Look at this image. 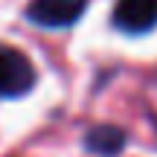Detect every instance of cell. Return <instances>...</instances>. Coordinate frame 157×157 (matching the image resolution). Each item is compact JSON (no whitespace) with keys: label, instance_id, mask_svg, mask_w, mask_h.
Masks as SVG:
<instances>
[{"label":"cell","instance_id":"cell-2","mask_svg":"<svg viewBox=\"0 0 157 157\" xmlns=\"http://www.w3.org/2000/svg\"><path fill=\"white\" fill-rule=\"evenodd\" d=\"M84 6L87 0H29L26 17L47 29H64L84 15Z\"/></svg>","mask_w":157,"mask_h":157},{"label":"cell","instance_id":"cell-4","mask_svg":"<svg viewBox=\"0 0 157 157\" xmlns=\"http://www.w3.org/2000/svg\"><path fill=\"white\" fill-rule=\"evenodd\" d=\"M128 143V134L117 125H93V128L84 134V146L87 151L102 154V157H113L122 151V146Z\"/></svg>","mask_w":157,"mask_h":157},{"label":"cell","instance_id":"cell-3","mask_svg":"<svg viewBox=\"0 0 157 157\" xmlns=\"http://www.w3.org/2000/svg\"><path fill=\"white\" fill-rule=\"evenodd\" d=\"M113 26L131 35L151 32L157 26V0H117Z\"/></svg>","mask_w":157,"mask_h":157},{"label":"cell","instance_id":"cell-1","mask_svg":"<svg viewBox=\"0 0 157 157\" xmlns=\"http://www.w3.org/2000/svg\"><path fill=\"white\" fill-rule=\"evenodd\" d=\"M35 84V67L21 50L0 44V99L29 93Z\"/></svg>","mask_w":157,"mask_h":157},{"label":"cell","instance_id":"cell-5","mask_svg":"<svg viewBox=\"0 0 157 157\" xmlns=\"http://www.w3.org/2000/svg\"><path fill=\"white\" fill-rule=\"evenodd\" d=\"M154 128H157V119H154Z\"/></svg>","mask_w":157,"mask_h":157}]
</instances>
